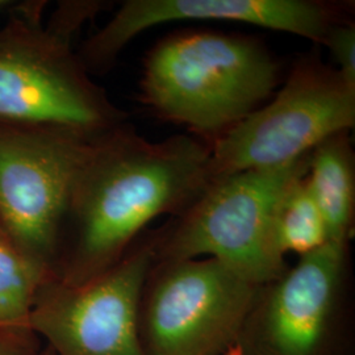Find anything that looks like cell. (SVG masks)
<instances>
[{"instance_id": "9", "label": "cell", "mask_w": 355, "mask_h": 355, "mask_svg": "<svg viewBox=\"0 0 355 355\" xmlns=\"http://www.w3.org/2000/svg\"><path fill=\"white\" fill-rule=\"evenodd\" d=\"M349 245L329 241L259 288L241 355H336Z\"/></svg>"}, {"instance_id": "7", "label": "cell", "mask_w": 355, "mask_h": 355, "mask_svg": "<svg viewBox=\"0 0 355 355\" xmlns=\"http://www.w3.org/2000/svg\"><path fill=\"white\" fill-rule=\"evenodd\" d=\"M354 124L355 86L318 57H306L271 102L211 145L212 179L290 165Z\"/></svg>"}, {"instance_id": "10", "label": "cell", "mask_w": 355, "mask_h": 355, "mask_svg": "<svg viewBox=\"0 0 355 355\" xmlns=\"http://www.w3.org/2000/svg\"><path fill=\"white\" fill-rule=\"evenodd\" d=\"M343 6L318 0H127L78 54L87 71H104L146 29L173 21H228L291 33L325 45Z\"/></svg>"}, {"instance_id": "5", "label": "cell", "mask_w": 355, "mask_h": 355, "mask_svg": "<svg viewBox=\"0 0 355 355\" xmlns=\"http://www.w3.org/2000/svg\"><path fill=\"white\" fill-rule=\"evenodd\" d=\"M98 135L0 120V225L54 277L76 178Z\"/></svg>"}, {"instance_id": "3", "label": "cell", "mask_w": 355, "mask_h": 355, "mask_svg": "<svg viewBox=\"0 0 355 355\" xmlns=\"http://www.w3.org/2000/svg\"><path fill=\"white\" fill-rule=\"evenodd\" d=\"M308 155L283 167L212 179L195 203L155 234V261L208 255L255 286L280 279L290 267L275 239L277 212L288 186L306 174Z\"/></svg>"}, {"instance_id": "13", "label": "cell", "mask_w": 355, "mask_h": 355, "mask_svg": "<svg viewBox=\"0 0 355 355\" xmlns=\"http://www.w3.org/2000/svg\"><path fill=\"white\" fill-rule=\"evenodd\" d=\"M53 277L28 259L0 225V328L28 325L40 288Z\"/></svg>"}, {"instance_id": "18", "label": "cell", "mask_w": 355, "mask_h": 355, "mask_svg": "<svg viewBox=\"0 0 355 355\" xmlns=\"http://www.w3.org/2000/svg\"><path fill=\"white\" fill-rule=\"evenodd\" d=\"M44 355H53L49 347H46V346H45V349H44Z\"/></svg>"}, {"instance_id": "15", "label": "cell", "mask_w": 355, "mask_h": 355, "mask_svg": "<svg viewBox=\"0 0 355 355\" xmlns=\"http://www.w3.org/2000/svg\"><path fill=\"white\" fill-rule=\"evenodd\" d=\"M44 349L29 325L0 328V355H44Z\"/></svg>"}, {"instance_id": "14", "label": "cell", "mask_w": 355, "mask_h": 355, "mask_svg": "<svg viewBox=\"0 0 355 355\" xmlns=\"http://www.w3.org/2000/svg\"><path fill=\"white\" fill-rule=\"evenodd\" d=\"M325 45L336 58L340 74L355 86V26L349 20L334 26Z\"/></svg>"}, {"instance_id": "2", "label": "cell", "mask_w": 355, "mask_h": 355, "mask_svg": "<svg viewBox=\"0 0 355 355\" xmlns=\"http://www.w3.org/2000/svg\"><path fill=\"white\" fill-rule=\"evenodd\" d=\"M279 73L275 58L254 38L180 32L146 55L141 102L212 145L272 95Z\"/></svg>"}, {"instance_id": "6", "label": "cell", "mask_w": 355, "mask_h": 355, "mask_svg": "<svg viewBox=\"0 0 355 355\" xmlns=\"http://www.w3.org/2000/svg\"><path fill=\"white\" fill-rule=\"evenodd\" d=\"M259 286L214 258L155 261L141 296L146 355H224L237 345Z\"/></svg>"}, {"instance_id": "11", "label": "cell", "mask_w": 355, "mask_h": 355, "mask_svg": "<svg viewBox=\"0 0 355 355\" xmlns=\"http://www.w3.org/2000/svg\"><path fill=\"white\" fill-rule=\"evenodd\" d=\"M306 184L328 227L329 241L349 245L354 223V154L349 132L322 141L308 155Z\"/></svg>"}, {"instance_id": "12", "label": "cell", "mask_w": 355, "mask_h": 355, "mask_svg": "<svg viewBox=\"0 0 355 355\" xmlns=\"http://www.w3.org/2000/svg\"><path fill=\"white\" fill-rule=\"evenodd\" d=\"M305 175L296 178L284 192L275 218L280 253L303 257L329 242L328 227L309 190Z\"/></svg>"}, {"instance_id": "17", "label": "cell", "mask_w": 355, "mask_h": 355, "mask_svg": "<svg viewBox=\"0 0 355 355\" xmlns=\"http://www.w3.org/2000/svg\"><path fill=\"white\" fill-rule=\"evenodd\" d=\"M224 355H241L240 354V349H239V346L236 345V346H233L230 350H228L227 353Z\"/></svg>"}, {"instance_id": "1", "label": "cell", "mask_w": 355, "mask_h": 355, "mask_svg": "<svg viewBox=\"0 0 355 355\" xmlns=\"http://www.w3.org/2000/svg\"><path fill=\"white\" fill-rule=\"evenodd\" d=\"M211 155V145L198 137L152 142L127 121L98 135L71 193L57 278L66 284L94 279L153 220L182 215L212 180Z\"/></svg>"}, {"instance_id": "16", "label": "cell", "mask_w": 355, "mask_h": 355, "mask_svg": "<svg viewBox=\"0 0 355 355\" xmlns=\"http://www.w3.org/2000/svg\"><path fill=\"white\" fill-rule=\"evenodd\" d=\"M16 1H10V0H0V13H7L10 15L15 7Z\"/></svg>"}, {"instance_id": "8", "label": "cell", "mask_w": 355, "mask_h": 355, "mask_svg": "<svg viewBox=\"0 0 355 355\" xmlns=\"http://www.w3.org/2000/svg\"><path fill=\"white\" fill-rule=\"evenodd\" d=\"M154 262L152 236L86 283L66 284L53 277L40 288L28 325L53 355H146L139 315Z\"/></svg>"}, {"instance_id": "4", "label": "cell", "mask_w": 355, "mask_h": 355, "mask_svg": "<svg viewBox=\"0 0 355 355\" xmlns=\"http://www.w3.org/2000/svg\"><path fill=\"white\" fill-rule=\"evenodd\" d=\"M46 1H16L0 28V120L102 133L125 123L71 49V38L42 24Z\"/></svg>"}]
</instances>
